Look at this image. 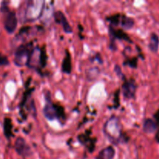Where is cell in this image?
Masks as SVG:
<instances>
[{"label":"cell","instance_id":"1","mask_svg":"<svg viewBox=\"0 0 159 159\" xmlns=\"http://www.w3.org/2000/svg\"><path fill=\"white\" fill-rule=\"evenodd\" d=\"M103 134L113 144L117 145L124 141L122 124L118 116H111L104 124Z\"/></svg>","mask_w":159,"mask_h":159},{"label":"cell","instance_id":"17","mask_svg":"<svg viewBox=\"0 0 159 159\" xmlns=\"http://www.w3.org/2000/svg\"><path fill=\"white\" fill-rule=\"evenodd\" d=\"M9 64V62L7 57L4 54H0V66H5V65H8Z\"/></svg>","mask_w":159,"mask_h":159},{"label":"cell","instance_id":"6","mask_svg":"<svg viewBox=\"0 0 159 159\" xmlns=\"http://www.w3.org/2000/svg\"><path fill=\"white\" fill-rule=\"evenodd\" d=\"M2 12L5 14L4 20V28L8 34H12L16 30L18 24V19H17L16 13L14 11L9 10L7 6H4V3H2Z\"/></svg>","mask_w":159,"mask_h":159},{"label":"cell","instance_id":"11","mask_svg":"<svg viewBox=\"0 0 159 159\" xmlns=\"http://www.w3.org/2000/svg\"><path fill=\"white\" fill-rule=\"evenodd\" d=\"M72 70V64H71V57L69 51L68 49L65 51V56L61 63V71L65 74H71Z\"/></svg>","mask_w":159,"mask_h":159},{"label":"cell","instance_id":"8","mask_svg":"<svg viewBox=\"0 0 159 159\" xmlns=\"http://www.w3.org/2000/svg\"><path fill=\"white\" fill-rule=\"evenodd\" d=\"M14 147H15L16 152L18 153V155H20L22 157H26L30 156L31 155V148L29 146V144L26 143V141H25V139H23L21 137H19L16 139L15 144H14Z\"/></svg>","mask_w":159,"mask_h":159},{"label":"cell","instance_id":"3","mask_svg":"<svg viewBox=\"0 0 159 159\" xmlns=\"http://www.w3.org/2000/svg\"><path fill=\"white\" fill-rule=\"evenodd\" d=\"M46 2L43 0H30L26 3L24 10L26 22H34L39 20L43 14Z\"/></svg>","mask_w":159,"mask_h":159},{"label":"cell","instance_id":"4","mask_svg":"<svg viewBox=\"0 0 159 159\" xmlns=\"http://www.w3.org/2000/svg\"><path fill=\"white\" fill-rule=\"evenodd\" d=\"M46 51L43 48H40L39 47H34L31 51L30 57L28 61L27 66L31 69L38 71L46 65L47 64Z\"/></svg>","mask_w":159,"mask_h":159},{"label":"cell","instance_id":"10","mask_svg":"<svg viewBox=\"0 0 159 159\" xmlns=\"http://www.w3.org/2000/svg\"><path fill=\"white\" fill-rule=\"evenodd\" d=\"M116 155L115 148L112 145L107 146L105 148L102 149L96 155V159H113Z\"/></svg>","mask_w":159,"mask_h":159},{"label":"cell","instance_id":"9","mask_svg":"<svg viewBox=\"0 0 159 159\" xmlns=\"http://www.w3.org/2000/svg\"><path fill=\"white\" fill-rule=\"evenodd\" d=\"M54 18L56 23H58V24H60L62 26L64 31L66 34H71L72 33V27L71 26L70 23H68V20H67L65 14L63 13V12H61L60 10H57L56 12H54Z\"/></svg>","mask_w":159,"mask_h":159},{"label":"cell","instance_id":"7","mask_svg":"<svg viewBox=\"0 0 159 159\" xmlns=\"http://www.w3.org/2000/svg\"><path fill=\"white\" fill-rule=\"evenodd\" d=\"M137 91V84L134 79H124L122 85V94L125 99H130L135 97Z\"/></svg>","mask_w":159,"mask_h":159},{"label":"cell","instance_id":"14","mask_svg":"<svg viewBox=\"0 0 159 159\" xmlns=\"http://www.w3.org/2000/svg\"><path fill=\"white\" fill-rule=\"evenodd\" d=\"M148 48L153 53L158 52L159 48V37L155 33H152L149 38Z\"/></svg>","mask_w":159,"mask_h":159},{"label":"cell","instance_id":"5","mask_svg":"<svg viewBox=\"0 0 159 159\" xmlns=\"http://www.w3.org/2000/svg\"><path fill=\"white\" fill-rule=\"evenodd\" d=\"M33 48L34 47L31 43H22L17 47L14 53V63L16 66H27Z\"/></svg>","mask_w":159,"mask_h":159},{"label":"cell","instance_id":"12","mask_svg":"<svg viewBox=\"0 0 159 159\" xmlns=\"http://www.w3.org/2000/svg\"><path fill=\"white\" fill-rule=\"evenodd\" d=\"M110 39H112V43H113L114 39H119V40H125L127 41H130V39L126 33H124L122 30H116L112 26H110Z\"/></svg>","mask_w":159,"mask_h":159},{"label":"cell","instance_id":"16","mask_svg":"<svg viewBox=\"0 0 159 159\" xmlns=\"http://www.w3.org/2000/svg\"><path fill=\"white\" fill-rule=\"evenodd\" d=\"M11 128H12V124H11L10 119L6 118L4 120V130L5 135L7 138H9L11 136Z\"/></svg>","mask_w":159,"mask_h":159},{"label":"cell","instance_id":"15","mask_svg":"<svg viewBox=\"0 0 159 159\" xmlns=\"http://www.w3.org/2000/svg\"><path fill=\"white\" fill-rule=\"evenodd\" d=\"M120 23L124 30H130L134 26L135 21L132 17H129L126 15H121Z\"/></svg>","mask_w":159,"mask_h":159},{"label":"cell","instance_id":"13","mask_svg":"<svg viewBox=\"0 0 159 159\" xmlns=\"http://www.w3.org/2000/svg\"><path fill=\"white\" fill-rule=\"evenodd\" d=\"M157 124L152 119L148 118L143 124V130L147 134H153L156 131Z\"/></svg>","mask_w":159,"mask_h":159},{"label":"cell","instance_id":"2","mask_svg":"<svg viewBox=\"0 0 159 159\" xmlns=\"http://www.w3.org/2000/svg\"><path fill=\"white\" fill-rule=\"evenodd\" d=\"M45 105L43 108V114L48 120H59L61 123V120H65V113L61 106H57L51 100L50 92L44 93Z\"/></svg>","mask_w":159,"mask_h":159}]
</instances>
